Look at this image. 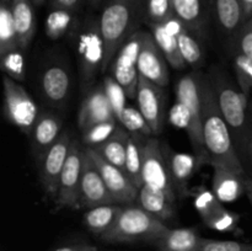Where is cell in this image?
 I'll return each mask as SVG.
<instances>
[{"label":"cell","mask_w":252,"mask_h":251,"mask_svg":"<svg viewBox=\"0 0 252 251\" xmlns=\"http://www.w3.org/2000/svg\"><path fill=\"white\" fill-rule=\"evenodd\" d=\"M2 86L5 118L20 130L30 134L39 115L36 102L19 81L9 76L2 78Z\"/></svg>","instance_id":"8"},{"label":"cell","mask_w":252,"mask_h":251,"mask_svg":"<svg viewBox=\"0 0 252 251\" xmlns=\"http://www.w3.org/2000/svg\"><path fill=\"white\" fill-rule=\"evenodd\" d=\"M31 1L33 2V5H36V6H38V5L43 4V2L46 1V0H31Z\"/></svg>","instance_id":"48"},{"label":"cell","mask_w":252,"mask_h":251,"mask_svg":"<svg viewBox=\"0 0 252 251\" xmlns=\"http://www.w3.org/2000/svg\"><path fill=\"white\" fill-rule=\"evenodd\" d=\"M115 115L106 96L103 85H95L89 89L78 112V126L81 130L98 122L113 120Z\"/></svg>","instance_id":"18"},{"label":"cell","mask_w":252,"mask_h":251,"mask_svg":"<svg viewBox=\"0 0 252 251\" xmlns=\"http://www.w3.org/2000/svg\"><path fill=\"white\" fill-rule=\"evenodd\" d=\"M175 16L172 9V0H148L145 22L162 24Z\"/></svg>","instance_id":"39"},{"label":"cell","mask_w":252,"mask_h":251,"mask_svg":"<svg viewBox=\"0 0 252 251\" xmlns=\"http://www.w3.org/2000/svg\"><path fill=\"white\" fill-rule=\"evenodd\" d=\"M74 25H75V12L64 9H53L47 16L44 31L49 39L56 41L65 36L73 29Z\"/></svg>","instance_id":"33"},{"label":"cell","mask_w":252,"mask_h":251,"mask_svg":"<svg viewBox=\"0 0 252 251\" xmlns=\"http://www.w3.org/2000/svg\"><path fill=\"white\" fill-rule=\"evenodd\" d=\"M193 206L204 225L220 233H236L240 225V216L224 207L223 202L206 186L193 187L189 191Z\"/></svg>","instance_id":"7"},{"label":"cell","mask_w":252,"mask_h":251,"mask_svg":"<svg viewBox=\"0 0 252 251\" xmlns=\"http://www.w3.org/2000/svg\"><path fill=\"white\" fill-rule=\"evenodd\" d=\"M117 120L105 121V122H98L95 125L89 126L83 132V142L86 148H96L100 144L105 143L111 135L117 129Z\"/></svg>","instance_id":"34"},{"label":"cell","mask_w":252,"mask_h":251,"mask_svg":"<svg viewBox=\"0 0 252 251\" xmlns=\"http://www.w3.org/2000/svg\"><path fill=\"white\" fill-rule=\"evenodd\" d=\"M84 157H85V147L83 148L79 145L78 140L73 139L68 159L58 180V189L54 198V203L58 209L79 208V192H80Z\"/></svg>","instance_id":"11"},{"label":"cell","mask_w":252,"mask_h":251,"mask_svg":"<svg viewBox=\"0 0 252 251\" xmlns=\"http://www.w3.org/2000/svg\"><path fill=\"white\" fill-rule=\"evenodd\" d=\"M165 154H166L167 165H169L170 177H171L172 186L177 197L189 196V181L192 176L198 169V160L194 155L187 154V153L174 152L169 147L164 145Z\"/></svg>","instance_id":"19"},{"label":"cell","mask_w":252,"mask_h":251,"mask_svg":"<svg viewBox=\"0 0 252 251\" xmlns=\"http://www.w3.org/2000/svg\"><path fill=\"white\" fill-rule=\"evenodd\" d=\"M62 129H63V121L59 116L49 111L39 112L33 128L29 134L32 150L37 157L58 140L63 133Z\"/></svg>","instance_id":"21"},{"label":"cell","mask_w":252,"mask_h":251,"mask_svg":"<svg viewBox=\"0 0 252 251\" xmlns=\"http://www.w3.org/2000/svg\"><path fill=\"white\" fill-rule=\"evenodd\" d=\"M111 203H116V202L113 201L100 171L94 164L93 159L85 148L80 192H79V208L89 209Z\"/></svg>","instance_id":"15"},{"label":"cell","mask_w":252,"mask_h":251,"mask_svg":"<svg viewBox=\"0 0 252 251\" xmlns=\"http://www.w3.org/2000/svg\"><path fill=\"white\" fill-rule=\"evenodd\" d=\"M249 112H250V117H251V121H252V101L250 102V106H249Z\"/></svg>","instance_id":"49"},{"label":"cell","mask_w":252,"mask_h":251,"mask_svg":"<svg viewBox=\"0 0 252 251\" xmlns=\"http://www.w3.org/2000/svg\"><path fill=\"white\" fill-rule=\"evenodd\" d=\"M118 122H120L121 126L125 127L130 134L140 135V137H152L153 135L152 129H150L147 120H145L144 116L142 115L139 108L127 106V107L123 110Z\"/></svg>","instance_id":"35"},{"label":"cell","mask_w":252,"mask_h":251,"mask_svg":"<svg viewBox=\"0 0 252 251\" xmlns=\"http://www.w3.org/2000/svg\"><path fill=\"white\" fill-rule=\"evenodd\" d=\"M39 86L47 102L56 107H62L70 93V75L62 64H49L42 71Z\"/></svg>","instance_id":"17"},{"label":"cell","mask_w":252,"mask_h":251,"mask_svg":"<svg viewBox=\"0 0 252 251\" xmlns=\"http://www.w3.org/2000/svg\"><path fill=\"white\" fill-rule=\"evenodd\" d=\"M130 133L122 126H118L112 135L105 143L98 147L93 148L103 160L110 164L115 165L118 169L125 171L126 155H127L128 142H129Z\"/></svg>","instance_id":"29"},{"label":"cell","mask_w":252,"mask_h":251,"mask_svg":"<svg viewBox=\"0 0 252 251\" xmlns=\"http://www.w3.org/2000/svg\"><path fill=\"white\" fill-rule=\"evenodd\" d=\"M174 14L189 31L203 37L211 16V0H172Z\"/></svg>","instance_id":"20"},{"label":"cell","mask_w":252,"mask_h":251,"mask_svg":"<svg viewBox=\"0 0 252 251\" xmlns=\"http://www.w3.org/2000/svg\"><path fill=\"white\" fill-rule=\"evenodd\" d=\"M169 24L176 34L180 52H181L182 58L185 59L187 65L192 66V68H199L203 63L204 57L199 39L197 38L198 36L189 31L176 16L170 19Z\"/></svg>","instance_id":"26"},{"label":"cell","mask_w":252,"mask_h":251,"mask_svg":"<svg viewBox=\"0 0 252 251\" xmlns=\"http://www.w3.org/2000/svg\"><path fill=\"white\" fill-rule=\"evenodd\" d=\"M102 85L103 89H105L106 96L108 98V102L111 105V108L113 111V115H115L116 120L118 121L123 110L127 107V105H126V98L128 97L127 94H126L125 89L118 84V81L112 75L105 76Z\"/></svg>","instance_id":"37"},{"label":"cell","mask_w":252,"mask_h":251,"mask_svg":"<svg viewBox=\"0 0 252 251\" xmlns=\"http://www.w3.org/2000/svg\"><path fill=\"white\" fill-rule=\"evenodd\" d=\"M208 78L216 93L219 110L230 128L236 145V142L251 125L249 96L245 95L239 86L236 88L233 85L220 70L213 69Z\"/></svg>","instance_id":"5"},{"label":"cell","mask_w":252,"mask_h":251,"mask_svg":"<svg viewBox=\"0 0 252 251\" xmlns=\"http://www.w3.org/2000/svg\"><path fill=\"white\" fill-rule=\"evenodd\" d=\"M148 0H110L98 19L105 42V63L107 70L121 47L135 32L140 22L145 21Z\"/></svg>","instance_id":"2"},{"label":"cell","mask_w":252,"mask_h":251,"mask_svg":"<svg viewBox=\"0 0 252 251\" xmlns=\"http://www.w3.org/2000/svg\"><path fill=\"white\" fill-rule=\"evenodd\" d=\"M213 7L217 21L225 33L234 36L246 22L241 0H213Z\"/></svg>","instance_id":"30"},{"label":"cell","mask_w":252,"mask_h":251,"mask_svg":"<svg viewBox=\"0 0 252 251\" xmlns=\"http://www.w3.org/2000/svg\"><path fill=\"white\" fill-rule=\"evenodd\" d=\"M213 167L212 191L223 203H230L245 194L246 175L229 170L224 166Z\"/></svg>","instance_id":"22"},{"label":"cell","mask_w":252,"mask_h":251,"mask_svg":"<svg viewBox=\"0 0 252 251\" xmlns=\"http://www.w3.org/2000/svg\"><path fill=\"white\" fill-rule=\"evenodd\" d=\"M148 32L137 31L121 47L111 63V75L125 89L129 98L137 96L139 71H138V58Z\"/></svg>","instance_id":"9"},{"label":"cell","mask_w":252,"mask_h":251,"mask_svg":"<svg viewBox=\"0 0 252 251\" xmlns=\"http://www.w3.org/2000/svg\"><path fill=\"white\" fill-rule=\"evenodd\" d=\"M234 71H235L238 86L245 95L250 96L252 91V61L244 54L234 53Z\"/></svg>","instance_id":"38"},{"label":"cell","mask_w":252,"mask_h":251,"mask_svg":"<svg viewBox=\"0 0 252 251\" xmlns=\"http://www.w3.org/2000/svg\"><path fill=\"white\" fill-rule=\"evenodd\" d=\"M202 251H252V244L234 240H214L204 239Z\"/></svg>","instance_id":"41"},{"label":"cell","mask_w":252,"mask_h":251,"mask_svg":"<svg viewBox=\"0 0 252 251\" xmlns=\"http://www.w3.org/2000/svg\"><path fill=\"white\" fill-rule=\"evenodd\" d=\"M135 97L138 108L147 120L153 135H159L165 118V94L162 88L140 76Z\"/></svg>","instance_id":"14"},{"label":"cell","mask_w":252,"mask_h":251,"mask_svg":"<svg viewBox=\"0 0 252 251\" xmlns=\"http://www.w3.org/2000/svg\"><path fill=\"white\" fill-rule=\"evenodd\" d=\"M234 51L252 61V19L248 20L234 34Z\"/></svg>","instance_id":"40"},{"label":"cell","mask_w":252,"mask_h":251,"mask_svg":"<svg viewBox=\"0 0 252 251\" xmlns=\"http://www.w3.org/2000/svg\"><path fill=\"white\" fill-rule=\"evenodd\" d=\"M137 204L162 221L170 220L175 216V201L170 199L162 192L144 185L138 192Z\"/></svg>","instance_id":"28"},{"label":"cell","mask_w":252,"mask_h":251,"mask_svg":"<svg viewBox=\"0 0 252 251\" xmlns=\"http://www.w3.org/2000/svg\"><path fill=\"white\" fill-rule=\"evenodd\" d=\"M102 1L103 0H89V4H90L91 6L96 7V6H98V5H100Z\"/></svg>","instance_id":"47"},{"label":"cell","mask_w":252,"mask_h":251,"mask_svg":"<svg viewBox=\"0 0 252 251\" xmlns=\"http://www.w3.org/2000/svg\"><path fill=\"white\" fill-rule=\"evenodd\" d=\"M16 30L12 16V0L0 1V56L17 48Z\"/></svg>","instance_id":"32"},{"label":"cell","mask_w":252,"mask_h":251,"mask_svg":"<svg viewBox=\"0 0 252 251\" xmlns=\"http://www.w3.org/2000/svg\"><path fill=\"white\" fill-rule=\"evenodd\" d=\"M31 0H12V16L19 46L26 51L36 33V14Z\"/></svg>","instance_id":"24"},{"label":"cell","mask_w":252,"mask_h":251,"mask_svg":"<svg viewBox=\"0 0 252 251\" xmlns=\"http://www.w3.org/2000/svg\"><path fill=\"white\" fill-rule=\"evenodd\" d=\"M122 209L123 206L118 203L103 204V206L89 208L84 213V224L89 231L101 238L112 228Z\"/></svg>","instance_id":"27"},{"label":"cell","mask_w":252,"mask_h":251,"mask_svg":"<svg viewBox=\"0 0 252 251\" xmlns=\"http://www.w3.org/2000/svg\"><path fill=\"white\" fill-rule=\"evenodd\" d=\"M52 251H100V250H98L96 246L90 245V244L79 243V244H73V245L61 246V248H57Z\"/></svg>","instance_id":"44"},{"label":"cell","mask_w":252,"mask_h":251,"mask_svg":"<svg viewBox=\"0 0 252 251\" xmlns=\"http://www.w3.org/2000/svg\"><path fill=\"white\" fill-rule=\"evenodd\" d=\"M245 186H246L245 194H246V196H248L249 201H250V204H251V207H252V177L246 176Z\"/></svg>","instance_id":"46"},{"label":"cell","mask_w":252,"mask_h":251,"mask_svg":"<svg viewBox=\"0 0 252 251\" xmlns=\"http://www.w3.org/2000/svg\"><path fill=\"white\" fill-rule=\"evenodd\" d=\"M81 1L83 0H51V5L53 9H64L76 12L80 9Z\"/></svg>","instance_id":"43"},{"label":"cell","mask_w":252,"mask_h":251,"mask_svg":"<svg viewBox=\"0 0 252 251\" xmlns=\"http://www.w3.org/2000/svg\"><path fill=\"white\" fill-rule=\"evenodd\" d=\"M71 143H73L71 134L65 130L52 147H49L46 152L37 157L39 182L49 198H56L58 180L68 159Z\"/></svg>","instance_id":"12"},{"label":"cell","mask_w":252,"mask_h":251,"mask_svg":"<svg viewBox=\"0 0 252 251\" xmlns=\"http://www.w3.org/2000/svg\"><path fill=\"white\" fill-rule=\"evenodd\" d=\"M148 26L150 27V33L166 58L167 63L175 69H184L187 64L182 58L177 37L170 26L169 20L162 24H149Z\"/></svg>","instance_id":"25"},{"label":"cell","mask_w":252,"mask_h":251,"mask_svg":"<svg viewBox=\"0 0 252 251\" xmlns=\"http://www.w3.org/2000/svg\"><path fill=\"white\" fill-rule=\"evenodd\" d=\"M236 148H238L239 152L245 155L246 160L252 167V121L251 125L249 126L248 129L243 134V137L236 142Z\"/></svg>","instance_id":"42"},{"label":"cell","mask_w":252,"mask_h":251,"mask_svg":"<svg viewBox=\"0 0 252 251\" xmlns=\"http://www.w3.org/2000/svg\"><path fill=\"white\" fill-rule=\"evenodd\" d=\"M203 76L198 71H192L182 76L176 84V101L184 106L189 117L186 133L199 166L209 165V157L203 139Z\"/></svg>","instance_id":"4"},{"label":"cell","mask_w":252,"mask_h":251,"mask_svg":"<svg viewBox=\"0 0 252 251\" xmlns=\"http://www.w3.org/2000/svg\"><path fill=\"white\" fill-rule=\"evenodd\" d=\"M86 150L93 159L94 164L100 171L113 201L118 204H122V206L137 203L139 189L130 181L127 174L123 170L116 167L115 165L103 160L93 148H86Z\"/></svg>","instance_id":"13"},{"label":"cell","mask_w":252,"mask_h":251,"mask_svg":"<svg viewBox=\"0 0 252 251\" xmlns=\"http://www.w3.org/2000/svg\"><path fill=\"white\" fill-rule=\"evenodd\" d=\"M147 138L130 134L126 155L125 172L138 189L143 186V161H144V144Z\"/></svg>","instance_id":"31"},{"label":"cell","mask_w":252,"mask_h":251,"mask_svg":"<svg viewBox=\"0 0 252 251\" xmlns=\"http://www.w3.org/2000/svg\"><path fill=\"white\" fill-rule=\"evenodd\" d=\"M203 238L197 228H170L157 243V251H202Z\"/></svg>","instance_id":"23"},{"label":"cell","mask_w":252,"mask_h":251,"mask_svg":"<svg viewBox=\"0 0 252 251\" xmlns=\"http://www.w3.org/2000/svg\"><path fill=\"white\" fill-rule=\"evenodd\" d=\"M241 2H243L246 21H248V20L252 19V0H241Z\"/></svg>","instance_id":"45"},{"label":"cell","mask_w":252,"mask_h":251,"mask_svg":"<svg viewBox=\"0 0 252 251\" xmlns=\"http://www.w3.org/2000/svg\"><path fill=\"white\" fill-rule=\"evenodd\" d=\"M21 47L11 49L7 53L0 56V65L5 75L15 81L25 80V53Z\"/></svg>","instance_id":"36"},{"label":"cell","mask_w":252,"mask_h":251,"mask_svg":"<svg viewBox=\"0 0 252 251\" xmlns=\"http://www.w3.org/2000/svg\"><path fill=\"white\" fill-rule=\"evenodd\" d=\"M169 226L138 204L123 206L122 212L112 228L101 236V240L108 244H155L167 230Z\"/></svg>","instance_id":"3"},{"label":"cell","mask_w":252,"mask_h":251,"mask_svg":"<svg viewBox=\"0 0 252 251\" xmlns=\"http://www.w3.org/2000/svg\"><path fill=\"white\" fill-rule=\"evenodd\" d=\"M138 71L139 75L157 85L164 86L169 83V69L167 61L162 52L155 43L152 33H148L144 39L139 58H138Z\"/></svg>","instance_id":"16"},{"label":"cell","mask_w":252,"mask_h":251,"mask_svg":"<svg viewBox=\"0 0 252 251\" xmlns=\"http://www.w3.org/2000/svg\"><path fill=\"white\" fill-rule=\"evenodd\" d=\"M79 57L81 84L85 90L93 88L96 76L102 71L105 63V42L100 30V22L88 19L83 22L75 37Z\"/></svg>","instance_id":"6"},{"label":"cell","mask_w":252,"mask_h":251,"mask_svg":"<svg viewBox=\"0 0 252 251\" xmlns=\"http://www.w3.org/2000/svg\"><path fill=\"white\" fill-rule=\"evenodd\" d=\"M203 139L209 157V165L224 166L245 175L240 154L225 118L219 110L216 93L208 76H203Z\"/></svg>","instance_id":"1"},{"label":"cell","mask_w":252,"mask_h":251,"mask_svg":"<svg viewBox=\"0 0 252 251\" xmlns=\"http://www.w3.org/2000/svg\"><path fill=\"white\" fill-rule=\"evenodd\" d=\"M143 185L166 194L176 202L177 196L172 186L164 144L158 138H147L143 161Z\"/></svg>","instance_id":"10"}]
</instances>
